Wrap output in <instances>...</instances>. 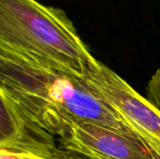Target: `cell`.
<instances>
[{
	"label": "cell",
	"instance_id": "3957f363",
	"mask_svg": "<svg viewBox=\"0 0 160 159\" xmlns=\"http://www.w3.org/2000/svg\"><path fill=\"white\" fill-rule=\"evenodd\" d=\"M85 81L93 93L131 127L154 159H160V111L112 69L95 60Z\"/></svg>",
	"mask_w": 160,
	"mask_h": 159
},
{
	"label": "cell",
	"instance_id": "5b68a950",
	"mask_svg": "<svg viewBox=\"0 0 160 159\" xmlns=\"http://www.w3.org/2000/svg\"><path fill=\"white\" fill-rule=\"evenodd\" d=\"M0 151L47 156L59 146L57 140L28 120L4 95L0 94Z\"/></svg>",
	"mask_w": 160,
	"mask_h": 159
},
{
	"label": "cell",
	"instance_id": "52a82bcc",
	"mask_svg": "<svg viewBox=\"0 0 160 159\" xmlns=\"http://www.w3.org/2000/svg\"><path fill=\"white\" fill-rule=\"evenodd\" d=\"M146 97L160 111V68L153 74L147 84Z\"/></svg>",
	"mask_w": 160,
	"mask_h": 159
},
{
	"label": "cell",
	"instance_id": "7a4b0ae2",
	"mask_svg": "<svg viewBox=\"0 0 160 159\" xmlns=\"http://www.w3.org/2000/svg\"><path fill=\"white\" fill-rule=\"evenodd\" d=\"M0 44L50 60L83 79L96 60L66 13L36 0H0Z\"/></svg>",
	"mask_w": 160,
	"mask_h": 159
},
{
	"label": "cell",
	"instance_id": "6da1fadb",
	"mask_svg": "<svg viewBox=\"0 0 160 159\" xmlns=\"http://www.w3.org/2000/svg\"><path fill=\"white\" fill-rule=\"evenodd\" d=\"M0 94L56 140L78 122L93 123L139 140L125 120L93 93L85 79L50 60L3 44Z\"/></svg>",
	"mask_w": 160,
	"mask_h": 159
},
{
	"label": "cell",
	"instance_id": "8992f818",
	"mask_svg": "<svg viewBox=\"0 0 160 159\" xmlns=\"http://www.w3.org/2000/svg\"><path fill=\"white\" fill-rule=\"evenodd\" d=\"M59 146V145H58ZM0 159H97L90 157L80 153L64 150L58 147L52 154L47 156H33V155H20L11 154L4 151H0Z\"/></svg>",
	"mask_w": 160,
	"mask_h": 159
},
{
	"label": "cell",
	"instance_id": "277c9868",
	"mask_svg": "<svg viewBox=\"0 0 160 159\" xmlns=\"http://www.w3.org/2000/svg\"><path fill=\"white\" fill-rule=\"evenodd\" d=\"M57 142L64 150L97 159H154L140 140L88 122L74 123Z\"/></svg>",
	"mask_w": 160,
	"mask_h": 159
}]
</instances>
